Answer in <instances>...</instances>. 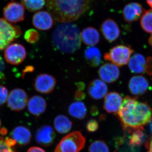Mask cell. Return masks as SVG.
I'll return each mask as SVG.
<instances>
[{
    "mask_svg": "<svg viewBox=\"0 0 152 152\" xmlns=\"http://www.w3.org/2000/svg\"><path fill=\"white\" fill-rule=\"evenodd\" d=\"M117 114L124 128L134 130L143 128L152 118V110L148 104L129 96L123 100Z\"/></svg>",
    "mask_w": 152,
    "mask_h": 152,
    "instance_id": "cell-1",
    "label": "cell"
},
{
    "mask_svg": "<svg viewBox=\"0 0 152 152\" xmlns=\"http://www.w3.org/2000/svg\"><path fill=\"white\" fill-rule=\"evenodd\" d=\"M92 0H46L48 12L57 21L72 23L89 9Z\"/></svg>",
    "mask_w": 152,
    "mask_h": 152,
    "instance_id": "cell-2",
    "label": "cell"
},
{
    "mask_svg": "<svg viewBox=\"0 0 152 152\" xmlns=\"http://www.w3.org/2000/svg\"><path fill=\"white\" fill-rule=\"evenodd\" d=\"M80 33L77 26L72 23H61L52 35L54 47L61 53L72 54L80 48Z\"/></svg>",
    "mask_w": 152,
    "mask_h": 152,
    "instance_id": "cell-3",
    "label": "cell"
},
{
    "mask_svg": "<svg viewBox=\"0 0 152 152\" xmlns=\"http://www.w3.org/2000/svg\"><path fill=\"white\" fill-rule=\"evenodd\" d=\"M86 142L80 132H74L63 138L54 152H80L84 148Z\"/></svg>",
    "mask_w": 152,
    "mask_h": 152,
    "instance_id": "cell-4",
    "label": "cell"
},
{
    "mask_svg": "<svg viewBox=\"0 0 152 152\" xmlns=\"http://www.w3.org/2000/svg\"><path fill=\"white\" fill-rule=\"evenodd\" d=\"M133 52L132 49L129 46L118 45L104 54V59L111 62L117 66H123L127 64Z\"/></svg>",
    "mask_w": 152,
    "mask_h": 152,
    "instance_id": "cell-5",
    "label": "cell"
},
{
    "mask_svg": "<svg viewBox=\"0 0 152 152\" xmlns=\"http://www.w3.org/2000/svg\"><path fill=\"white\" fill-rule=\"evenodd\" d=\"M20 28L0 18V52L21 35Z\"/></svg>",
    "mask_w": 152,
    "mask_h": 152,
    "instance_id": "cell-6",
    "label": "cell"
},
{
    "mask_svg": "<svg viewBox=\"0 0 152 152\" xmlns=\"http://www.w3.org/2000/svg\"><path fill=\"white\" fill-rule=\"evenodd\" d=\"M26 55L25 47L17 43L9 45L5 50V59L8 63L13 65H18L23 63Z\"/></svg>",
    "mask_w": 152,
    "mask_h": 152,
    "instance_id": "cell-7",
    "label": "cell"
},
{
    "mask_svg": "<svg viewBox=\"0 0 152 152\" xmlns=\"http://www.w3.org/2000/svg\"><path fill=\"white\" fill-rule=\"evenodd\" d=\"M3 15L9 23H16L23 21L25 18V7L20 3L12 1L4 8Z\"/></svg>",
    "mask_w": 152,
    "mask_h": 152,
    "instance_id": "cell-8",
    "label": "cell"
},
{
    "mask_svg": "<svg viewBox=\"0 0 152 152\" xmlns=\"http://www.w3.org/2000/svg\"><path fill=\"white\" fill-rule=\"evenodd\" d=\"M27 94L21 88L12 90L8 95L7 104L9 107L15 111H20L23 110L28 102Z\"/></svg>",
    "mask_w": 152,
    "mask_h": 152,
    "instance_id": "cell-9",
    "label": "cell"
},
{
    "mask_svg": "<svg viewBox=\"0 0 152 152\" xmlns=\"http://www.w3.org/2000/svg\"><path fill=\"white\" fill-rule=\"evenodd\" d=\"M56 85V78L48 74H40L36 77L34 81L35 89L41 94H50L53 91Z\"/></svg>",
    "mask_w": 152,
    "mask_h": 152,
    "instance_id": "cell-10",
    "label": "cell"
},
{
    "mask_svg": "<svg viewBox=\"0 0 152 152\" xmlns=\"http://www.w3.org/2000/svg\"><path fill=\"white\" fill-rule=\"evenodd\" d=\"M32 22L34 26L42 31H48L54 24L53 18L46 11H40L33 16Z\"/></svg>",
    "mask_w": 152,
    "mask_h": 152,
    "instance_id": "cell-11",
    "label": "cell"
},
{
    "mask_svg": "<svg viewBox=\"0 0 152 152\" xmlns=\"http://www.w3.org/2000/svg\"><path fill=\"white\" fill-rule=\"evenodd\" d=\"M100 31L106 40L113 42L119 38L121 34L120 28L113 19H106L100 26Z\"/></svg>",
    "mask_w": 152,
    "mask_h": 152,
    "instance_id": "cell-12",
    "label": "cell"
},
{
    "mask_svg": "<svg viewBox=\"0 0 152 152\" xmlns=\"http://www.w3.org/2000/svg\"><path fill=\"white\" fill-rule=\"evenodd\" d=\"M98 73L101 80L108 83L116 81L120 75V70L118 66L112 63L104 64L99 69Z\"/></svg>",
    "mask_w": 152,
    "mask_h": 152,
    "instance_id": "cell-13",
    "label": "cell"
},
{
    "mask_svg": "<svg viewBox=\"0 0 152 152\" xmlns=\"http://www.w3.org/2000/svg\"><path fill=\"white\" fill-rule=\"evenodd\" d=\"M56 134L53 129L50 125H44L39 128L35 135L36 142L40 145L49 147L53 143Z\"/></svg>",
    "mask_w": 152,
    "mask_h": 152,
    "instance_id": "cell-14",
    "label": "cell"
},
{
    "mask_svg": "<svg viewBox=\"0 0 152 152\" xmlns=\"http://www.w3.org/2000/svg\"><path fill=\"white\" fill-rule=\"evenodd\" d=\"M123 101L118 93L113 91L108 93L104 98L103 108L108 113H116L119 110Z\"/></svg>",
    "mask_w": 152,
    "mask_h": 152,
    "instance_id": "cell-15",
    "label": "cell"
},
{
    "mask_svg": "<svg viewBox=\"0 0 152 152\" xmlns=\"http://www.w3.org/2000/svg\"><path fill=\"white\" fill-rule=\"evenodd\" d=\"M144 12L142 6L139 3L132 2L126 5L123 9L124 20L128 23L136 21Z\"/></svg>",
    "mask_w": 152,
    "mask_h": 152,
    "instance_id": "cell-16",
    "label": "cell"
},
{
    "mask_svg": "<svg viewBox=\"0 0 152 152\" xmlns=\"http://www.w3.org/2000/svg\"><path fill=\"white\" fill-rule=\"evenodd\" d=\"M107 92L108 87L106 83L100 79L93 80L88 86V94L94 99H102L107 94Z\"/></svg>",
    "mask_w": 152,
    "mask_h": 152,
    "instance_id": "cell-17",
    "label": "cell"
},
{
    "mask_svg": "<svg viewBox=\"0 0 152 152\" xmlns=\"http://www.w3.org/2000/svg\"><path fill=\"white\" fill-rule=\"evenodd\" d=\"M148 82L142 76L132 77L129 83V89L132 94L136 96L144 94L148 89Z\"/></svg>",
    "mask_w": 152,
    "mask_h": 152,
    "instance_id": "cell-18",
    "label": "cell"
},
{
    "mask_svg": "<svg viewBox=\"0 0 152 152\" xmlns=\"http://www.w3.org/2000/svg\"><path fill=\"white\" fill-rule=\"evenodd\" d=\"M47 107L46 101L41 96H33L28 101V110L36 116H39L43 114L46 110Z\"/></svg>",
    "mask_w": 152,
    "mask_h": 152,
    "instance_id": "cell-19",
    "label": "cell"
},
{
    "mask_svg": "<svg viewBox=\"0 0 152 152\" xmlns=\"http://www.w3.org/2000/svg\"><path fill=\"white\" fill-rule=\"evenodd\" d=\"M80 37L85 45L94 47L99 42L100 36L96 29L92 27H88L83 30L80 33Z\"/></svg>",
    "mask_w": 152,
    "mask_h": 152,
    "instance_id": "cell-20",
    "label": "cell"
},
{
    "mask_svg": "<svg viewBox=\"0 0 152 152\" xmlns=\"http://www.w3.org/2000/svg\"><path fill=\"white\" fill-rule=\"evenodd\" d=\"M12 136L18 145L25 146L28 145L31 139V134L28 128L23 126H18L14 129Z\"/></svg>",
    "mask_w": 152,
    "mask_h": 152,
    "instance_id": "cell-21",
    "label": "cell"
},
{
    "mask_svg": "<svg viewBox=\"0 0 152 152\" xmlns=\"http://www.w3.org/2000/svg\"><path fill=\"white\" fill-rule=\"evenodd\" d=\"M84 56L87 64L92 67H97L102 62V54L99 49L89 47L85 50Z\"/></svg>",
    "mask_w": 152,
    "mask_h": 152,
    "instance_id": "cell-22",
    "label": "cell"
},
{
    "mask_svg": "<svg viewBox=\"0 0 152 152\" xmlns=\"http://www.w3.org/2000/svg\"><path fill=\"white\" fill-rule=\"evenodd\" d=\"M146 65L145 58L140 54L137 53L133 55L129 61V68L133 73H142L145 70Z\"/></svg>",
    "mask_w": 152,
    "mask_h": 152,
    "instance_id": "cell-23",
    "label": "cell"
},
{
    "mask_svg": "<svg viewBox=\"0 0 152 152\" xmlns=\"http://www.w3.org/2000/svg\"><path fill=\"white\" fill-rule=\"evenodd\" d=\"M68 112L72 117L79 120L83 119L87 115V108L83 102L76 101L70 104Z\"/></svg>",
    "mask_w": 152,
    "mask_h": 152,
    "instance_id": "cell-24",
    "label": "cell"
},
{
    "mask_svg": "<svg viewBox=\"0 0 152 152\" xmlns=\"http://www.w3.org/2000/svg\"><path fill=\"white\" fill-rule=\"evenodd\" d=\"M54 125L58 132L64 134L71 130L72 126V123L66 116L60 115L55 118Z\"/></svg>",
    "mask_w": 152,
    "mask_h": 152,
    "instance_id": "cell-25",
    "label": "cell"
},
{
    "mask_svg": "<svg viewBox=\"0 0 152 152\" xmlns=\"http://www.w3.org/2000/svg\"><path fill=\"white\" fill-rule=\"evenodd\" d=\"M22 4L28 11L35 12L42 10L46 4V0H21Z\"/></svg>",
    "mask_w": 152,
    "mask_h": 152,
    "instance_id": "cell-26",
    "label": "cell"
},
{
    "mask_svg": "<svg viewBox=\"0 0 152 152\" xmlns=\"http://www.w3.org/2000/svg\"><path fill=\"white\" fill-rule=\"evenodd\" d=\"M141 26L148 33L152 34V9L144 12L141 18Z\"/></svg>",
    "mask_w": 152,
    "mask_h": 152,
    "instance_id": "cell-27",
    "label": "cell"
},
{
    "mask_svg": "<svg viewBox=\"0 0 152 152\" xmlns=\"http://www.w3.org/2000/svg\"><path fill=\"white\" fill-rule=\"evenodd\" d=\"M143 130V128H140L134 130L130 139L129 144L131 146H139L143 143L145 140V135Z\"/></svg>",
    "mask_w": 152,
    "mask_h": 152,
    "instance_id": "cell-28",
    "label": "cell"
},
{
    "mask_svg": "<svg viewBox=\"0 0 152 152\" xmlns=\"http://www.w3.org/2000/svg\"><path fill=\"white\" fill-rule=\"evenodd\" d=\"M89 152H109L107 145L101 140L95 141L90 145Z\"/></svg>",
    "mask_w": 152,
    "mask_h": 152,
    "instance_id": "cell-29",
    "label": "cell"
},
{
    "mask_svg": "<svg viewBox=\"0 0 152 152\" xmlns=\"http://www.w3.org/2000/svg\"><path fill=\"white\" fill-rule=\"evenodd\" d=\"M24 39L29 43H36L39 39V34L37 30L34 29H30L26 32L24 34Z\"/></svg>",
    "mask_w": 152,
    "mask_h": 152,
    "instance_id": "cell-30",
    "label": "cell"
},
{
    "mask_svg": "<svg viewBox=\"0 0 152 152\" xmlns=\"http://www.w3.org/2000/svg\"><path fill=\"white\" fill-rule=\"evenodd\" d=\"M8 95L7 89L2 85H0V106L5 103Z\"/></svg>",
    "mask_w": 152,
    "mask_h": 152,
    "instance_id": "cell-31",
    "label": "cell"
},
{
    "mask_svg": "<svg viewBox=\"0 0 152 152\" xmlns=\"http://www.w3.org/2000/svg\"><path fill=\"white\" fill-rule=\"evenodd\" d=\"M87 130L90 132H94L99 129V124L96 120L91 119L88 121L86 125Z\"/></svg>",
    "mask_w": 152,
    "mask_h": 152,
    "instance_id": "cell-32",
    "label": "cell"
},
{
    "mask_svg": "<svg viewBox=\"0 0 152 152\" xmlns=\"http://www.w3.org/2000/svg\"><path fill=\"white\" fill-rule=\"evenodd\" d=\"M0 152H17L11 148L6 143L5 140L2 137H0Z\"/></svg>",
    "mask_w": 152,
    "mask_h": 152,
    "instance_id": "cell-33",
    "label": "cell"
},
{
    "mask_svg": "<svg viewBox=\"0 0 152 152\" xmlns=\"http://www.w3.org/2000/svg\"><path fill=\"white\" fill-rule=\"evenodd\" d=\"M6 64L2 57L0 56V80H4L5 78L4 71L5 70Z\"/></svg>",
    "mask_w": 152,
    "mask_h": 152,
    "instance_id": "cell-34",
    "label": "cell"
},
{
    "mask_svg": "<svg viewBox=\"0 0 152 152\" xmlns=\"http://www.w3.org/2000/svg\"><path fill=\"white\" fill-rule=\"evenodd\" d=\"M86 97L85 93L82 91L77 90L75 94V99L80 101L84 99Z\"/></svg>",
    "mask_w": 152,
    "mask_h": 152,
    "instance_id": "cell-35",
    "label": "cell"
},
{
    "mask_svg": "<svg viewBox=\"0 0 152 152\" xmlns=\"http://www.w3.org/2000/svg\"><path fill=\"white\" fill-rule=\"evenodd\" d=\"M147 73L149 75L152 74V58H148L146 61L145 70Z\"/></svg>",
    "mask_w": 152,
    "mask_h": 152,
    "instance_id": "cell-36",
    "label": "cell"
},
{
    "mask_svg": "<svg viewBox=\"0 0 152 152\" xmlns=\"http://www.w3.org/2000/svg\"><path fill=\"white\" fill-rule=\"evenodd\" d=\"M5 142L7 145L9 146V147L12 148V147L14 146L17 143L13 139H11L10 137H7L5 139Z\"/></svg>",
    "mask_w": 152,
    "mask_h": 152,
    "instance_id": "cell-37",
    "label": "cell"
},
{
    "mask_svg": "<svg viewBox=\"0 0 152 152\" xmlns=\"http://www.w3.org/2000/svg\"><path fill=\"white\" fill-rule=\"evenodd\" d=\"M27 152H46V151L39 147H33L29 149Z\"/></svg>",
    "mask_w": 152,
    "mask_h": 152,
    "instance_id": "cell-38",
    "label": "cell"
},
{
    "mask_svg": "<svg viewBox=\"0 0 152 152\" xmlns=\"http://www.w3.org/2000/svg\"><path fill=\"white\" fill-rule=\"evenodd\" d=\"M34 70V68L32 66H28L24 70L23 72V75H25V74L28 72H33Z\"/></svg>",
    "mask_w": 152,
    "mask_h": 152,
    "instance_id": "cell-39",
    "label": "cell"
},
{
    "mask_svg": "<svg viewBox=\"0 0 152 152\" xmlns=\"http://www.w3.org/2000/svg\"><path fill=\"white\" fill-rule=\"evenodd\" d=\"M91 113L93 115L96 116L98 115V110L96 106H93L91 108Z\"/></svg>",
    "mask_w": 152,
    "mask_h": 152,
    "instance_id": "cell-40",
    "label": "cell"
},
{
    "mask_svg": "<svg viewBox=\"0 0 152 152\" xmlns=\"http://www.w3.org/2000/svg\"><path fill=\"white\" fill-rule=\"evenodd\" d=\"M146 147L148 149V152H152V137L149 141L147 142Z\"/></svg>",
    "mask_w": 152,
    "mask_h": 152,
    "instance_id": "cell-41",
    "label": "cell"
},
{
    "mask_svg": "<svg viewBox=\"0 0 152 152\" xmlns=\"http://www.w3.org/2000/svg\"><path fill=\"white\" fill-rule=\"evenodd\" d=\"M77 88L78 90L80 91H82L85 89V85L83 82H79L77 84Z\"/></svg>",
    "mask_w": 152,
    "mask_h": 152,
    "instance_id": "cell-42",
    "label": "cell"
},
{
    "mask_svg": "<svg viewBox=\"0 0 152 152\" xmlns=\"http://www.w3.org/2000/svg\"><path fill=\"white\" fill-rule=\"evenodd\" d=\"M149 128L150 132L152 134V118L149 123Z\"/></svg>",
    "mask_w": 152,
    "mask_h": 152,
    "instance_id": "cell-43",
    "label": "cell"
},
{
    "mask_svg": "<svg viewBox=\"0 0 152 152\" xmlns=\"http://www.w3.org/2000/svg\"><path fill=\"white\" fill-rule=\"evenodd\" d=\"M148 5L152 9V0H146Z\"/></svg>",
    "mask_w": 152,
    "mask_h": 152,
    "instance_id": "cell-44",
    "label": "cell"
},
{
    "mask_svg": "<svg viewBox=\"0 0 152 152\" xmlns=\"http://www.w3.org/2000/svg\"><path fill=\"white\" fill-rule=\"evenodd\" d=\"M149 43L152 47V34L150 36L148 39Z\"/></svg>",
    "mask_w": 152,
    "mask_h": 152,
    "instance_id": "cell-45",
    "label": "cell"
},
{
    "mask_svg": "<svg viewBox=\"0 0 152 152\" xmlns=\"http://www.w3.org/2000/svg\"><path fill=\"white\" fill-rule=\"evenodd\" d=\"M1 121H0V127H1Z\"/></svg>",
    "mask_w": 152,
    "mask_h": 152,
    "instance_id": "cell-46",
    "label": "cell"
},
{
    "mask_svg": "<svg viewBox=\"0 0 152 152\" xmlns=\"http://www.w3.org/2000/svg\"><path fill=\"white\" fill-rule=\"evenodd\" d=\"M106 1H108V0H106Z\"/></svg>",
    "mask_w": 152,
    "mask_h": 152,
    "instance_id": "cell-47",
    "label": "cell"
}]
</instances>
